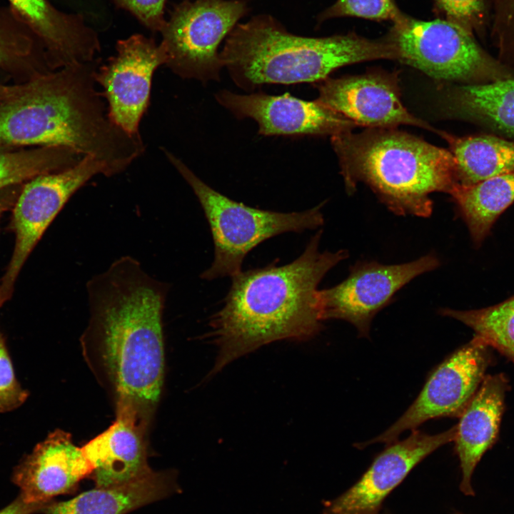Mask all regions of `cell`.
I'll list each match as a JSON object with an SVG mask.
<instances>
[{
	"mask_svg": "<svg viewBox=\"0 0 514 514\" xmlns=\"http://www.w3.org/2000/svg\"><path fill=\"white\" fill-rule=\"evenodd\" d=\"M491 34L499 51V61L514 69V0H492Z\"/></svg>",
	"mask_w": 514,
	"mask_h": 514,
	"instance_id": "4316f807",
	"label": "cell"
},
{
	"mask_svg": "<svg viewBox=\"0 0 514 514\" xmlns=\"http://www.w3.org/2000/svg\"><path fill=\"white\" fill-rule=\"evenodd\" d=\"M114 4L133 14L152 31L161 32L166 19L164 8L166 0H113Z\"/></svg>",
	"mask_w": 514,
	"mask_h": 514,
	"instance_id": "f546056e",
	"label": "cell"
},
{
	"mask_svg": "<svg viewBox=\"0 0 514 514\" xmlns=\"http://www.w3.org/2000/svg\"><path fill=\"white\" fill-rule=\"evenodd\" d=\"M509 388L503 373L485 376L455 425V449L460 460V490L473 496L471 479L484 453L496 441Z\"/></svg>",
	"mask_w": 514,
	"mask_h": 514,
	"instance_id": "ac0fdd59",
	"label": "cell"
},
{
	"mask_svg": "<svg viewBox=\"0 0 514 514\" xmlns=\"http://www.w3.org/2000/svg\"><path fill=\"white\" fill-rule=\"evenodd\" d=\"M492 350L474 336L435 368L415 401L390 427L358 448L391 443L404 431L415 430L431 419L460 417L492 364Z\"/></svg>",
	"mask_w": 514,
	"mask_h": 514,
	"instance_id": "30bf717a",
	"label": "cell"
},
{
	"mask_svg": "<svg viewBox=\"0 0 514 514\" xmlns=\"http://www.w3.org/2000/svg\"><path fill=\"white\" fill-rule=\"evenodd\" d=\"M319 104L368 128H395L401 124L435 130L410 114L402 104L393 75L371 73L326 78L317 82Z\"/></svg>",
	"mask_w": 514,
	"mask_h": 514,
	"instance_id": "5bb4252c",
	"label": "cell"
},
{
	"mask_svg": "<svg viewBox=\"0 0 514 514\" xmlns=\"http://www.w3.org/2000/svg\"><path fill=\"white\" fill-rule=\"evenodd\" d=\"M9 1L41 40L54 70L91 62L100 52L99 36L81 14L60 11L46 0Z\"/></svg>",
	"mask_w": 514,
	"mask_h": 514,
	"instance_id": "d6986e66",
	"label": "cell"
},
{
	"mask_svg": "<svg viewBox=\"0 0 514 514\" xmlns=\"http://www.w3.org/2000/svg\"><path fill=\"white\" fill-rule=\"evenodd\" d=\"M149 425L118 411L113 423L82 447L93 468L96 487L124 484L153 470L148 463Z\"/></svg>",
	"mask_w": 514,
	"mask_h": 514,
	"instance_id": "e0dca14e",
	"label": "cell"
},
{
	"mask_svg": "<svg viewBox=\"0 0 514 514\" xmlns=\"http://www.w3.org/2000/svg\"><path fill=\"white\" fill-rule=\"evenodd\" d=\"M28 51L29 52V50L27 46L0 30V65L11 63L19 57H24Z\"/></svg>",
	"mask_w": 514,
	"mask_h": 514,
	"instance_id": "4dcf8cb0",
	"label": "cell"
},
{
	"mask_svg": "<svg viewBox=\"0 0 514 514\" xmlns=\"http://www.w3.org/2000/svg\"><path fill=\"white\" fill-rule=\"evenodd\" d=\"M450 21L471 34H481L487 22L484 0H433Z\"/></svg>",
	"mask_w": 514,
	"mask_h": 514,
	"instance_id": "83f0119b",
	"label": "cell"
},
{
	"mask_svg": "<svg viewBox=\"0 0 514 514\" xmlns=\"http://www.w3.org/2000/svg\"><path fill=\"white\" fill-rule=\"evenodd\" d=\"M116 54L97 69L96 84L108 103V116L117 126L139 134L148 109L154 71L168 62L165 45L137 34L117 41Z\"/></svg>",
	"mask_w": 514,
	"mask_h": 514,
	"instance_id": "7c38bea8",
	"label": "cell"
},
{
	"mask_svg": "<svg viewBox=\"0 0 514 514\" xmlns=\"http://www.w3.org/2000/svg\"><path fill=\"white\" fill-rule=\"evenodd\" d=\"M96 62L0 85V148L66 147L103 163L109 177L125 171L145 146L140 134L126 132L109 119L96 88Z\"/></svg>",
	"mask_w": 514,
	"mask_h": 514,
	"instance_id": "7a4b0ae2",
	"label": "cell"
},
{
	"mask_svg": "<svg viewBox=\"0 0 514 514\" xmlns=\"http://www.w3.org/2000/svg\"><path fill=\"white\" fill-rule=\"evenodd\" d=\"M318 231L293 261L241 271L231 277L222 308L211 316L208 338L218 348L211 376L260 347L281 340L307 341L322 329L318 286L348 257L346 250L320 251Z\"/></svg>",
	"mask_w": 514,
	"mask_h": 514,
	"instance_id": "3957f363",
	"label": "cell"
},
{
	"mask_svg": "<svg viewBox=\"0 0 514 514\" xmlns=\"http://www.w3.org/2000/svg\"><path fill=\"white\" fill-rule=\"evenodd\" d=\"M81 157L66 147L0 148V190L24 183L41 174L71 167Z\"/></svg>",
	"mask_w": 514,
	"mask_h": 514,
	"instance_id": "cb8c5ba5",
	"label": "cell"
},
{
	"mask_svg": "<svg viewBox=\"0 0 514 514\" xmlns=\"http://www.w3.org/2000/svg\"><path fill=\"white\" fill-rule=\"evenodd\" d=\"M455 431V425L435 435L415 429L407 438L389 443L353 486L333 500L322 501V514H381L391 491L420 461L453 441Z\"/></svg>",
	"mask_w": 514,
	"mask_h": 514,
	"instance_id": "4fadbf2b",
	"label": "cell"
},
{
	"mask_svg": "<svg viewBox=\"0 0 514 514\" xmlns=\"http://www.w3.org/2000/svg\"><path fill=\"white\" fill-rule=\"evenodd\" d=\"M450 196L473 241L479 246L500 214L514 202V173L458 186Z\"/></svg>",
	"mask_w": 514,
	"mask_h": 514,
	"instance_id": "7402d4cb",
	"label": "cell"
},
{
	"mask_svg": "<svg viewBox=\"0 0 514 514\" xmlns=\"http://www.w3.org/2000/svg\"><path fill=\"white\" fill-rule=\"evenodd\" d=\"M51 502L46 503H28L19 496L9 505L0 510V514H33L44 511Z\"/></svg>",
	"mask_w": 514,
	"mask_h": 514,
	"instance_id": "1f68e13d",
	"label": "cell"
},
{
	"mask_svg": "<svg viewBox=\"0 0 514 514\" xmlns=\"http://www.w3.org/2000/svg\"><path fill=\"white\" fill-rule=\"evenodd\" d=\"M218 102L238 118H251L258 125V133L273 135H331L351 131L357 126L345 116L316 100L308 101L288 94H238L221 91Z\"/></svg>",
	"mask_w": 514,
	"mask_h": 514,
	"instance_id": "9a60e30c",
	"label": "cell"
},
{
	"mask_svg": "<svg viewBox=\"0 0 514 514\" xmlns=\"http://www.w3.org/2000/svg\"><path fill=\"white\" fill-rule=\"evenodd\" d=\"M99 174L109 176L105 166L84 156L71 167L36 176L24 183L7 227L14 234L15 243L0 278V308L11 298L21 268L49 225L72 195Z\"/></svg>",
	"mask_w": 514,
	"mask_h": 514,
	"instance_id": "9c48e42d",
	"label": "cell"
},
{
	"mask_svg": "<svg viewBox=\"0 0 514 514\" xmlns=\"http://www.w3.org/2000/svg\"><path fill=\"white\" fill-rule=\"evenodd\" d=\"M387 36L398 60L435 79L473 84L514 79L513 69L484 51L473 34L447 19L425 21L403 14Z\"/></svg>",
	"mask_w": 514,
	"mask_h": 514,
	"instance_id": "52a82bcc",
	"label": "cell"
},
{
	"mask_svg": "<svg viewBox=\"0 0 514 514\" xmlns=\"http://www.w3.org/2000/svg\"><path fill=\"white\" fill-rule=\"evenodd\" d=\"M348 193L363 183L393 213L429 217L434 192L458 186L457 163L449 150L395 129L368 128L331 136Z\"/></svg>",
	"mask_w": 514,
	"mask_h": 514,
	"instance_id": "5b68a950",
	"label": "cell"
},
{
	"mask_svg": "<svg viewBox=\"0 0 514 514\" xmlns=\"http://www.w3.org/2000/svg\"><path fill=\"white\" fill-rule=\"evenodd\" d=\"M439 313L462 322L474 331V336L514 363V295L483 308H441Z\"/></svg>",
	"mask_w": 514,
	"mask_h": 514,
	"instance_id": "d4e9b609",
	"label": "cell"
},
{
	"mask_svg": "<svg viewBox=\"0 0 514 514\" xmlns=\"http://www.w3.org/2000/svg\"><path fill=\"white\" fill-rule=\"evenodd\" d=\"M450 103L458 116L514 136V79L456 86Z\"/></svg>",
	"mask_w": 514,
	"mask_h": 514,
	"instance_id": "603a6c76",
	"label": "cell"
},
{
	"mask_svg": "<svg viewBox=\"0 0 514 514\" xmlns=\"http://www.w3.org/2000/svg\"><path fill=\"white\" fill-rule=\"evenodd\" d=\"M439 265L438 258L432 253L400 264L358 262L342 282L318 290L321 318L323 321H346L357 328L361 337H368L373 317L391 301L395 293L416 276Z\"/></svg>",
	"mask_w": 514,
	"mask_h": 514,
	"instance_id": "8fae6325",
	"label": "cell"
},
{
	"mask_svg": "<svg viewBox=\"0 0 514 514\" xmlns=\"http://www.w3.org/2000/svg\"><path fill=\"white\" fill-rule=\"evenodd\" d=\"M90 317L85 356L113 396L116 411L151 424L164 375L162 317L169 286L128 256L86 283Z\"/></svg>",
	"mask_w": 514,
	"mask_h": 514,
	"instance_id": "6da1fadb",
	"label": "cell"
},
{
	"mask_svg": "<svg viewBox=\"0 0 514 514\" xmlns=\"http://www.w3.org/2000/svg\"><path fill=\"white\" fill-rule=\"evenodd\" d=\"M440 135L455 159L458 186L514 173V142L491 135L458 137L445 132Z\"/></svg>",
	"mask_w": 514,
	"mask_h": 514,
	"instance_id": "44dd1931",
	"label": "cell"
},
{
	"mask_svg": "<svg viewBox=\"0 0 514 514\" xmlns=\"http://www.w3.org/2000/svg\"><path fill=\"white\" fill-rule=\"evenodd\" d=\"M29 393L18 381L5 336L0 330V413L12 411L22 405Z\"/></svg>",
	"mask_w": 514,
	"mask_h": 514,
	"instance_id": "f1b7e54d",
	"label": "cell"
},
{
	"mask_svg": "<svg viewBox=\"0 0 514 514\" xmlns=\"http://www.w3.org/2000/svg\"><path fill=\"white\" fill-rule=\"evenodd\" d=\"M23 185L16 184L0 190V220L6 211L13 208Z\"/></svg>",
	"mask_w": 514,
	"mask_h": 514,
	"instance_id": "d6a6232c",
	"label": "cell"
},
{
	"mask_svg": "<svg viewBox=\"0 0 514 514\" xmlns=\"http://www.w3.org/2000/svg\"><path fill=\"white\" fill-rule=\"evenodd\" d=\"M249 11L246 0H182L161 32L175 74L202 82L219 80L218 47Z\"/></svg>",
	"mask_w": 514,
	"mask_h": 514,
	"instance_id": "ba28073f",
	"label": "cell"
},
{
	"mask_svg": "<svg viewBox=\"0 0 514 514\" xmlns=\"http://www.w3.org/2000/svg\"><path fill=\"white\" fill-rule=\"evenodd\" d=\"M174 470H152L128 483L97 488L66 501L51 503L46 514H126L141 506L181 493Z\"/></svg>",
	"mask_w": 514,
	"mask_h": 514,
	"instance_id": "ffe728a7",
	"label": "cell"
},
{
	"mask_svg": "<svg viewBox=\"0 0 514 514\" xmlns=\"http://www.w3.org/2000/svg\"><path fill=\"white\" fill-rule=\"evenodd\" d=\"M395 0H336L317 16V23L333 18L357 17L374 21H397L403 14Z\"/></svg>",
	"mask_w": 514,
	"mask_h": 514,
	"instance_id": "484cf974",
	"label": "cell"
},
{
	"mask_svg": "<svg viewBox=\"0 0 514 514\" xmlns=\"http://www.w3.org/2000/svg\"><path fill=\"white\" fill-rule=\"evenodd\" d=\"M93 468L70 433L61 429L50 433L25 455L14 469L11 480L28 503H46L59 495L71 493L91 475Z\"/></svg>",
	"mask_w": 514,
	"mask_h": 514,
	"instance_id": "2e32d148",
	"label": "cell"
},
{
	"mask_svg": "<svg viewBox=\"0 0 514 514\" xmlns=\"http://www.w3.org/2000/svg\"><path fill=\"white\" fill-rule=\"evenodd\" d=\"M453 514H463V513H459V512H455V513H453Z\"/></svg>",
	"mask_w": 514,
	"mask_h": 514,
	"instance_id": "836d02e7",
	"label": "cell"
},
{
	"mask_svg": "<svg viewBox=\"0 0 514 514\" xmlns=\"http://www.w3.org/2000/svg\"><path fill=\"white\" fill-rule=\"evenodd\" d=\"M163 152L191 186L203 209L214 244V259L201 275L204 280L233 277L242 270L245 257L264 241L286 232L301 233L323 224V203L300 212L253 208L233 201L200 179L179 158Z\"/></svg>",
	"mask_w": 514,
	"mask_h": 514,
	"instance_id": "8992f818",
	"label": "cell"
},
{
	"mask_svg": "<svg viewBox=\"0 0 514 514\" xmlns=\"http://www.w3.org/2000/svg\"><path fill=\"white\" fill-rule=\"evenodd\" d=\"M220 52L238 86L319 82L334 70L376 59H398L388 36L370 39L355 33L306 37L289 32L276 19L258 14L237 24Z\"/></svg>",
	"mask_w": 514,
	"mask_h": 514,
	"instance_id": "277c9868",
	"label": "cell"
}]
</instances>
